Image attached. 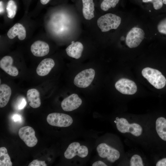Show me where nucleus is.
Instances as JSON below:
<instances>
[{
  "instance_id": "1",
  "label": "nucleus",
  "mask_w": 166,
  "mask_h": 166,
  "mask_svg": "<svg viewBox=\"0 0 166 166\" xmlns=\"http://www.w3.org/2000/svg\"><path fill=\"white\" fill-rule=\"evenodd\" d=\"M142 74L156 89H162L166 85V79L161 72L158 70L150 67H146L142 70Z\"/></svg>"
},
{
  "instance_id": "2",
  "label": "nucleus",
  "mask_w": 166,
  "mask_h": 166,
  "mask_svg": "<svg viewBox=\"0 0 166 166\" xmlns=\"http://www.w3.org/2000/svg\"><path fill=\"white\" fill-rule=\"evenodd\" d=\"M121 18L113 14L108 13L100 17L97 24L101 31L106 32L111 29H116L121 23Z\"/></svg>"
},
{
  "instance_id": "3",
  "label": "nucleus",
  "mask_w": 166,
  "mask_h": 166,
  "mask_svg": "<svg viewBox=\"0 0 166 166\" xmlns=\"http://www.w3.org/2000/svg\"><path fill=\"white\" fill-rule=\"evenodd\" d=\"M46 120L51 125L60 127L69 126L73 122V120L69 115L61 113H53L49 114Z\"/></svg>"
},
{
  "instance_id": "4",
  "label": "nucleus",
  "mask_w": 166,
  "mask_h": 166,
  "mask_svg": "<svg viewBox=\"0 0 166 166\" xmlns=\"http://www.w3.org/2000/svg\"><path fill=\"white\" fill-rule=\"evenodd\" d=\"M116 120L117 121L116 123L117 128L120 132H130L136 136L141 135L142 128L139 124L136 123L129 124L127 120L123 118H119L117 117Z\"/></svg>"
},
{
  "instance_id": "5",
  "label": "nucleus",
  "mask_w": 166,
  "mask_h": 166,
  "mask_svg": "<svg viewBox=\"0 0 166 166\" xmlns=\"http://www.w3.org/2000/svg\"><path fill=\"white\" fill-rule=\"evenodd\" d=\"M95 76V70L92 68L83 70L75 77L73 83L75 85L81 88L89 86L93 81Z\"/></svg>"
},
{
  "instance_id": "6",
  "label": "nucleus",
  "mask_w": 166,
  "mask_h": 166,
  "mask_svg": "<svg viewBox=\"0 0 166 166\" xmlns=\"http://www.w3.org/2000/svg\"><path fill=\"white\" fill-rule=\"evenodd\" d=\"M144 32L142 29L133 27L127 34L125 39L126 44L130 48L136 47L144 39Z\"/></svg>"
},
{
  "instance_id": "7",
  "label": "nucleus",
  "mask_w": 166,
  "mask_h": 166,
  "mask_svg": "<svg viewBox=\"0 0 166 166\" xmlns=\"http://www.w3.org/2000/svg\"><path fill=\"white\" fill-rule=\"evenodd\" d=\"M97 150L100 157L106 158L111 162H114L120 157V152L117 150L105 143L99 144Z\"/></svg>"
},
{
  "instance_id": "8",
  "label": "nucleus",
  "mask_w": 166,
  "mask_h": 166,
  "mask_svg": "<svg viewBox=\"0 0 166 166\" xmlns=\"http://www.w3.org/2000/svg\"><path fill=\"white\" fill-rule=\"evenodd\" d=\"M88 154V149L87 147L81 145L79 142H73L69 145L64 155L66 159H70L77 155L81 158H84Z\"/></svg>"
},
{
  "instance_id": "9",
  "label": "nucleus",
  "mask_w": 166,
  "mask_h": 166,
  "mask_svg": "<svg viewBox=\"0 0 166 166\" xmlns=\"http://www.w3.org/2000/svg\"><path fill=\"white\" fill-rule=\"evenodd\" d=\"M35 133L32 127L27 126L21 128L18 134L20 138L27 146L32 147L37 144L38 141Z\"/></svg>"
},
{
  "instance_id": "10",
  "label": "nucleus",
  "mask_w": 166,
  "mask_h": 166,
  "mask_svg": "<svg viewBox=\"0 0 166 166\" xmlns=\"http://www.w3.org/2000/svg\"><path fill=\"white\" fill-rule=\"evenodd\" d=\"M116 89L121 93L127 95L135 94L137 90L136 83L129 79L122 78L118 80L115 84Z\"/></svg>"
},
{
  "instance_id": "11",
  "label": "nucleus",
  "mask_w": 166,
  "mask_h": 166,
  "mask_svg": "<svg viewBox=\"0 0 166 166\" xmlns=\"http://www.w3.org/2000/svg\"><path fill=\"white\" fill-rule=\"evenodd\" d=\"M82 103V100L78 95L73 93L63 100L61 106L63 110L71 111L79 108Z\"/></svg>"
},
{
  "instance_id": "12",
  "label": "nucleus",
  "mask_w": 166,
  "mask_h": 166,
  "mask_svg": "<svg viewBox=\"0 0 166 166\" xmlns=\"http://www.w3.org/2000/svg\"><path fill=\"white\" fill-rule=\"evenodd\" d=\"M13 59L9 56L3 57L0 61V68L10 75L15 77L18 74V71L16 67L13 66Z\"/></svg>"
},
{
  "instance_id": "13",
  "label": "nucleus",
  "mask_w": 166,
  "mask_h": 166,
  "mask_svg": "<svg viewBox=\"0 0 166 166\" xmlns=\"http://www.w3.org/2000/svg\"><path fill=\"white\" fill-rule=\"evenodd\" d=\"M30 50L34 56L42 57L48 54L49 48L48 44L46 42L38 40L32 44L30 47Z\"/></svg>"
},
{
  "instance_id": "14",
  "label": "nucleus",
  "mask_w": 166,
  "mask_h": 166,
  "mask_svg": "<svg viewBox=\"0 0 166 166\" xmlns=\"http://www.w3.org/2000/svg\"><path fill=\"white\" fill-rule=\"evenodd\" d=\"M54 65L55 62L53 59H45L38 65L36 70V73L40 76H46L49 74Z\"/></svg>"
},
{
  "instance_id": "15",
  "label": "nucleus",
  "mask_w": 166,
  "mask_h": 166,
  "mask_svg": "<svg viewBox=\"0 0 166 166\" xmlns=\"http://www.w3.org/2000/svg\"><path fill=\"white\" fill-rule=\"evenodd\" d=\"M7 35L8 37L13 39L17 36L20 40H24L26 36L25 28L21 24L17 23L15 24L8 31Z\"/></svg>"
},
{
  "instance_id": "16",
  "label": "nucleus",
  "mask_w": 166,
  "mask_h": 166,
  "mask_svg": "<svg viewBox=\"0 0 166 166\" xmlns=\"http://www.w3.org/2000/svg\"><path fill=\"white\" fill-rule=\"evenodd\" d=\"M83 49V45L81 42L72 41L65 50L68 56L78 59L81 57Z\"/></svg>"
},
{
  "instance_id": "17",
  "label": "nucleus",
  "mask_w": 166,
  "mask_h": 166,
  "mask_svg": "<svg viewBox=\"0 0 166 166\" xmlns=\"http://www.w3.org/2000/svg\"><path fill=\"white\" fill-rule=\"evenodd\" d=\"M26 97L29 105L33 108H37L41 105L40 93L35 89H29L26 93Z\"/></svg>"
},
{
  "instance_id": "18",
  "label": "nucleus",
  "mask_w": 166,
  "mask_h": 166,
  "mask_svg": "<svg viewBox=\"0 0 166 166\" xmlns=\"http://www.w3.org/2000/svg\"><path fill=\"white\" fill-rule=\"evenodd\" d=\"M11 94L10 87L3 84L0 86V107L5 106L8 103Z\"/></svg>"
},
{
  "instance_id": "19",
  "label": "nucleus",
  "mask_w": 166,
  "mask_h": 166,
  "mask_svg": "<svg viewBox=\"0 0 166 166\" xmlns=\"http://www.w3.org/2000/svg\"><path fill=\"white\" fill-rule=\"evenodd\" d=\"M82 13L84 18L90 20L94 17V3L93 0H82Z\"/></svg>"
},
{
  "instance_id": "20",
  "label": "nucleus",
  "mask_w": 166,
  "mask_h": 166,
  "mask_svg": "<svg viewBox=\"0 0 166 166\" xmlns=\"http://www.w3.org/2000/svg\"><path fill=\"white\" fill-rule=\"evenodd\" d=\"M157 132L163 140L166 141V119L163 117L158 118L156 121Z\"/></svg>"
},
{
  "instance_id": "21",
  "label": "nucleus",
  "mask_w": 166,
  "mask_h": 166,
  "mask_svg": "<svg viewBox=\"0 0 166 166\" xmlns=\"http://www.w3.org/2000/svg\"><path fill=\"white\" fill-rule=\"evenodd\" d=\"M12 163L6 148H0V166H12Z\"/></svg>"
},
{
  "instance_id": "22",
  "label": "nucleus",
  "mask_w": 166,
  "mask_h": 166,
  "mask_svg": "<svg viewBox=\"0 0 166 166\" xmlns=\"http://www.w3.org/2000/svg\"><path fill=\"white\" fill-rule=\"evenodd\" d=\"M17 10V6L15 2L10 0L8 2L6 8L7 16L10 18H13L15 16Z\"/></svg>"
},
{
  "instance_id": "23",
  "label": "nucleus",
  "mask_w": 166,
  "mask_h": 166,
  "mask_svg": "<svg viewBox=\"0 0 166 166\" xmlns=\"http://www.w3.org/2000/svg\"><path fill=\"white\" fill-rule=\"evenodd\" d=\"M119 0H103L101 4V9L105 11L108 10L111 7H115Z\"/></svg>"
},
{
  "instance_id": "24",
  "label": "nucleus",
  "mask_w": 166,
  "mask_h": 166,
  "mask_svg": "<svg viewBox=\"0 0 166 166\" xmlns=\"http://www.w3.org/2000/svg\"><path fill=\"white\" fill-rule=\"evenodd\" d=\"M131 166H143L142 159L141 157L138 155L133 156L130 160Z\"/></svg>"
},
{
  "instance_id": "25",
  "label": "nucleus",
  "mask_w": 166,
  "mask_h": 166,
  "mask_svg": "<svg viewBox=\"0 0 166 166\" xmlns=\"http://www.w3.org/2000/svg\"><path fill=\"white\" fill-rule=\"evenodd\" d=\"M157 29L160 33L166 35V18L159 23L157 26Z\"/></svg>"
},
{
  "instance_id": "26",
  "label": "nucleus",
  "mask_w": 166,
  "mask_h": 166,
  "mask_svg": "<svg viewBox=\"0 0 166 166\" xmlns=\"http://www.w3.org/2000/svg\"><path fill=\"white\" fill-rule=\"evenodd\" d=\"M47 165L44 161L34 160L31 162L28 166H46Z\"/></svg>"
},
{
  "instance_id": "27",
  "label": "nucleus",
  "mask_w": 166,
  "mask_h": 166,
  "mask_svg": "<svg viewBox=\"0 0 166 166\" xmlns=\"http://www.w3.org/2000/svg\"><path fill=\"white\" fill-rule=\"evenodd\" d=\"M151 2L153 3L154 9L156 10L160 9L163 5L162 0H153Z\"/></svg>"
},
{
  "instance_id": "28",
  "label": "nucleus",
  "mask_w": 166,
  "mask_h": 166,
  "mask_svg": "<svg viewBox=\"0 0 166 166\" xmlns=\"http://www.w3.org/2000/svg\"><path fill=\"white\" fill-rule=\"evenodd\" d=\"M26 104V101L25 98H23L18 106V109L21 110L23 109Z\"/></svg>"
},
{
  "instance_id": "29",
  "label": "nucleus",
  "mask_w": 166,
  "mask_h": 166,
  "mask_svg": "<svg viewBox=\"0 0 166 166\" xmlns=\"http://www.w3.org/2000/svg\"><path fill=\"white\" fill-rule=\"evenodd\" d=\"M156 165V166H166V158H163L158 161Z\"/></svg>"
},
{
  "instance_id": "30",
  "label": "nucleus",
  "mask_w": 166,
  "mask_h": 166,
  "mask_svg": "<svg viewBox=\"0 0 166 166\" xmlns=\"http://www.w3.org/2000/svg\"><path fill=\"white\" fill-rule=\"evenodd\" d=\"M93 166H107V165L103 162L97 161L94 162L92 165Z\"/></svg>"
},
{
  "instance_id": "31",
  "label": "nucleus",
  "mask_w": 166,
  "mask_h": 166,
  "mask_svg": "<svg viewBox=\"0 0 166 166\" xmlns=\"http://www.w3.org/2000/svg\"><path fill=\"white\" fill-rule=\"evenodd\" d=\"M12 119L15 122L21 121L22 120V117L20 115L15 114L13 116Z\"/></svg>"
},
{
  "instance_id": "32",
  "label": "nucleus",
  "mask_w": 166,
  "mask_h": 166,
  "mask_svg": "<svg viewBox=\"0 0 166 166\" xmlns=\"http://www.w3.org/2000/svg\"><path fill=\"white\" fill-rule=\"evenodd\" d=\"M50 0H40L41 3L43 5L47 4Z\"/></svg>"
},
{
  "instance_id": "33",
  "label": "nucleus",
  "mask_w": 166,
  "mask_h": 166,
  "mask_svg": "<svg viewBox=\"0 0 166 166\" xmlns=\"http://www.w3.org/2000/svg\"><path fill=\"white\" fill-rule=\"evenodd\" d=\"M0 13H2L3 11V6L2 2V1H0Z\"/></svg>"
},
{
  "instance_id": "34",
  "label": "nucleus",
  "mask_w": 166,
  "mask_h": 166,
  "mask_svg": "<svg viewBox=\"0 0 166 166\" xmlns=\"http://www.w3.org/2000/svg\"><path fill=\"white\" fill-rule=\"evenodd\" d=\"M153 0H142L143 2H152Z\"/></svg>"
},
{
  "instance_id": "35",
  "label": "nucleus",
  "mask_w": 166,
  "mask_h": 166,
  "mask_svg": "<svg viewBox=\"0 0 166 166\" xmlns=\"http://www.w3.org/2000/svg\"><path fill=\"white\" fill-rule=\"evenodd\" d=\"M162 1L163 3L166 4V0H162Z\"/></svg>"
}]
</instances>
